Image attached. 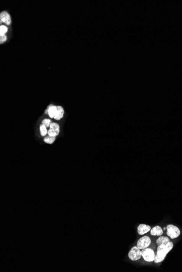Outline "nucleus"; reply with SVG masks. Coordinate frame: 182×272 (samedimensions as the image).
<instances>
[{
    "label": "nucleus",
    "mask_w": 182,
    "mask_h": 272,
    "mask_svg": "<svg viewBox=\"0 0 182 272\" xmlns=\"http://www.w3.org/2000/svg\"><path fill=\"white\" fill-rule=\"evenodd\" d=\"M173 247V243L172 242H169L166 245H158L157 251V254L155 256L154 262L159 263L163 261L168 253L171 250Z\"/></svg>",
    "instance_id": "nucleus-1"
},
{
    "label": "nucleus",
    "mask_w": 182,
    "mask_h": 272,
    "mask_svg": "<svg viewBox=\"0 0 182 272\" xmlns=\"http://www.w3.org/2000/svg\"><path fill=\"white\" fill-rule=\"evenodd\" d=\"M167 235L171 239H175L178 238L181 234V231L178 228L173 224H168L166 227Z\"/></svg>",
    "instance_id": "nucleus-2"
},
{
    "label": "nucleus",
    "mask_w": 182,
    "mask_h": 272,
    "mask_svg": "<svg viewBox=\"0 0 182 272\" xmlns=\"http://www.w3.org/2000/svg\"><path fill=\"white\" fill-rule=\"evenodd\" d=\"M142 256L146 261L148 262L154 261L155 259V253L153 249L151 248H145L141 251Z\"/></svg>",
    "instance_id": "nucleus-3"
},
{
    "label": "nucleus",
    "mask_w": 182,
    "mask_h": 272,
    "mask_svg": "<svg viewBox=\"0 0 182 272\" xmlns=\"http://www.w3.org/2000/svg\"><path fill=\"white\" fill-rule=\"evenodd\" d=\"M141 256V251L140 250V249L138 248L137 246L131 248L128 253L129 258L134 261H136L140 260Z\"/></svg>",
    "instance_id": "nucleus-4"
},
{
    "label": "nucleus",
    "mask_w": 182,
    "mask_h": 272,
    "mask_svg": "<svg viewBox=\"0 0 182 272\" xmlns=\"http://www.w3.org/2000/svg\"><path fill=\"white\" fill-rule=\"evenodd\" d=\"M151 240L150 237L144 236L140 238L137 242V247L140 249L147 248L151 245Z\"/></svg>",
    "instance_id": "nucleus-5"
},
{
    "label": "nucleus",
    "mask_w": 182,
    "mask_h": 272,
    "mask_svg": "<svg viewBox=\"0 0 182 272\" xmlns=\"http://www.w3.org/2000/svg\"><path fill=\"white\" fill-rule=\"evenodd\" d=\"M0 23H4L6 26H10L12 24V18L10 14L7 11H4L0 13Z\"/></svg>",
    "instance_id": "nucleus-6"
},
{
    "label": "nucleus",
    "mask_w": 182,
    "mask_h": 272,
    "mask_svg": "<svg viewBox=\"0 0 182 272\" xmlns=\"http://www.w3.org/2000/svg\"><path fill=\"white\" fill-rule=\"evenodd\" d=\"M57 110V105H55L53 104H50L46 109L45 111V114L48 115L50 118H53L56 114Z\"/></svg>",
    "instance_id": "nucleus-7"
},
{
    "label": "nucleus",
    "mask_w": 182,
    "mask_h": 272,
    "mask_svg": "<svg viewBox=\"0 0 182 272\" xmlns=\"http://www.w3.org/2000/svg\"><path fill=\"white\" fill-rule=\"evenodd\" d=\"M151 229V227L150 225L145 224H140L137 227V233L140 235H143L150 231Z\"/></svg>",
    "instance_id": "nucleus-8"
},
{
    "label": "nucleus",
    "mask_w": 182,
    "mask_h": 272,
    "mask_svg": "<svg viewBox=\"0 0 182 272\" xmlns=\"http://www.w3.org/2000/svg\"><path fill=\"white\" fill-rule=\"evenodd\" d=\"M57 110L56 115L53 118L55 120L59 121L63 118L64 113H65V111H64V108L61 105H57Z\"/></svg>",
    "instance_id": "nucleus-9"
},
{
    "label": "nucleus",
    "mask_w": 182,
    "mask_h": 272,
    "mask_svg": "<svg viewBox=\"0 0 182 272\" xmlns=\"http://www.w3.org/2000/svg\"><path fill=\"white\" fill-rule=\"evenodd\" d=\"M150 233H151V235L152 236H160L164 233L161 228L158 225H157L153 228H152L150 230Z\"/></svg>",
    "instance_id": "nucleus-10"
},
{
    "label": "nucleus",
    "mask_w": 182,
    "mask_h": 272,
    "mask_svg": "<svg viewBox=\"0 0 182 272\" xmlns=\"http://www.w3.org/2000/svg\"><path fill=\"white\" fill-rule=\"evenodd\" d=\"M170 242V239L168 237L166 236H160L156 241L157 245H166Z\"/></svg>",
    "instance_id": "nucleus-11"
},
{
    "label": "nucleus",
    "mask_w": 182,
    "mask_h": 272,
    "mask_svg": "<svg viewBox=\"0 0 182 272\" xmlns=\"http://www.w3.org/2000/svg\"><path fill=\"white\" fill-rule=\"evenodd\" d=\"M56 137L55 136H51L47 135L46 136L44 137L43 140L44 142H46L48 144H53V143L55 142L56 140Z\"/></svg>",
    "instance_id": "nucleus-12"
},
{
    "label": "nucleus",
    "mask_w": 182,
    "mask_h": 272,
    "mask_svg": "<svg viewBox=\"0 0 182 272\" xmlns=\"http://www.w3.org/2000/svg\"><path fill=\"white\" fill-rule=\"evenodd\" d=\"M39 130H40V134L42 136L45 137L48 133V130L47 129V127L45 126L44 124H41L39 126Z\"/></svg>",
    "instance_id": "nucleus-13"
},
{
    "label": "nucleus",
    "mask_w": 182,
    "mask_h": 272,
    "mask_svg": "<svg viewBox=\"0 0 182 272\" xmlns=\"http://www.w3.org/2000/svg\"><path fill=\"white\" fill-rule=\"evenodd\" d=\"M8 31V28L6 24H1L0 26V36L5 35Z\"/></svg>",
    "instance_id": "nucleus-14"
},
{
    "label": "nucleus",
    "mask_w": 182,
    "mask_h": 272,
    "mask_svg": "<svg viewBox=\"0 0 182 272\" xmlns=\"http://www.w3.org/2000/svg\"><path fill=\"white\" fill-rule=\"evenodd\" d=\"M50 129H53L54 131H57L58 132H60V126L58 123H56V122H53L50 126Z\"/></svg>",
    "instance_id": "nucleus-15"
},
{
    "label": "nucleus",
    "mask_w": 182,
    "mask_h": 272,
    "mask_svg": "<svg viewBox=\"0 0 182 272\" xmlns=\"http://www.w3.org/2000/svg\"><path fill=\"white\" fill-rule=\"evenodd\" d=\"M53 123L52 120L49 118H45L42 121V124H44L47 128L50 127L51 124Z\"/></svg>",
    "instance_id": "nucleus-16"
},
{
    "label": "nucleus",
    "mask_w": 182,
    "mask_h": 272,
    "mask_svg": "<svg viewBox=\"0 0 182 272\" xmlns=\"http://www.w3.org/2000/svg\"><path fill=\"white\" fill-rule=\"evenodd\" d=\"M60 133V132H58L57 131H54V130H53V129H49L48 130V135H49V136H55V137H56L57 135H58Z\"/></svg>",
    "instance_id": "nucleus-17"
},
{
    "label": "nucleus",
    "mask_w": 182,
    "mask_h": 272,
    "mask_svg": "<svg viewBox=\"0 0 182 272\" xmlns=\"http://www.w3.org/2000/svg\"><path fill=\"white\" fill-rule=\"evenodd\" d=\"M7 36L6 35H3V36H0V44H2L4 42H6L7 40Z\"/></svg>",
    "instance_id": "nucleus-18"
}]
</instances>
